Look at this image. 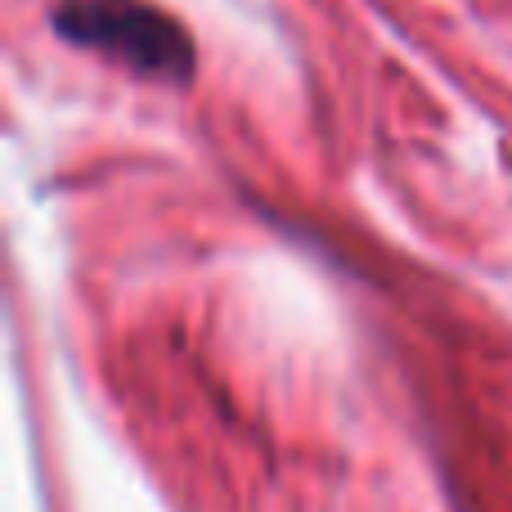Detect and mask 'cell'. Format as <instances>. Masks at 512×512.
Returning <instances> with one entry per match:
<instances>
[{
  "label": "cell",
  "instance_id": "cell-1",
  "mask_svg": "<svg viewBox=\"0 0 512 512\" xmlns=\"http://www.w3.org/2000/svg\"><path fill=\"white\" fill-rule=\"evenodd\" d=\"M54 32L68 45L126 63L149 81H167V86L194 81L198 54L189 27L149 0H59Z\"/></svg>",
  "mask_w": 512,
  "mask_h": 512
}]
</instances>
